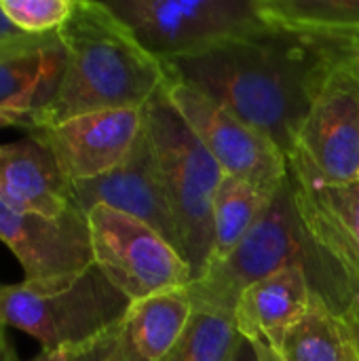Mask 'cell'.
Segmentation results:
<instances>
[{
	"label": "cell",
	"mask_w": 359,
	"mask_h": 361,
	"mask_svg": "<svg viewBox=\"0 0 359 361\" xmlns=\"http://www.w3.org/2000/svg\"><path fill=\"white\" fill-rule=\"evenodd\" d=\"M358 57L355 42L269 25L165 68L169 78L214 97L290 157L326 85Z\"/></svg>",
	"instance_id": "1"
},
{
	"label": "cell",
	"mask_w": 359,
	"mask_h": 361,
	"mask_svg": "<svg viewBox=\"0 0 359 361\" xmlns=\"http://www.w3.org/2000/svg\"><path fill=\"white\" fill-rule=\"evenodd\" d=\"M59 38L66 51L63 76L36 127L104 110H142L169 78L165 63L104 2L76 0Z\"/></svg>",
	"instance_id": "2"
},
{
	"label": "cell",
	"mask_w": 359,
	"mask_h": 361,
	"mask_svg": "<svg viewBox=\"0 0 359 361\" xmlns=\"http://www.w3.org/2000/svg\"><path fill=\"white\" fill-rule=\"evenodd\" d=\"M288 267H303L313 292L339 315L359 294L343 269L307 235L294 203L290 171L241 245L229 258L209 264L199 279L184 288V294L193 311L235 319L241 294L252 283Z\"/></svg>",
	"instance_id": "3"
},
{
	"label": "cell",
	"mask_w": 359,
	"mask_h": 361,
	"mask_svg": "<svg viewBox=\"0 0 359 361\" xmlns=\"http://www.w3.org/2000/svg\"><path fill=\"white\" fill-rule=\"evenodd\" d=\"M142 110L154 169L176 222L180 254L195 281L205 273L212 258V209L224 173L171 106L165 87Z\"/></svg>",
	"instance_id": "4"
},
{
	"label": "cell",
	"mask_w": 359,
	"mask_h": 361,
	"mask_svg": "<svg viewBox=\"0 0 359 361\" xmlns=\"http://www.w3.org/2000/svg\"><path fill=\"white\" fill-rule=\"evenodd\" d=\"M131 300L93 264L59 281L0 286V324L32 336L42 351H76L121 326Z\"/></svg>",
	"instance_id": "5"
},
{
	"label": "cell",
	"mask_w": 359,
	"mask_h": 361,
	"mask_svg": "<svg viewBox=\"0 0 359 361\" xmlns=\"http://www.w3.org/2000/svg\"><path fill=\"white\" fill-rule=\"evenodd\" d=\"M104 4L163 63L207 53L269 27L258 0H114Z\"/></svg>",
	"instance_id": "6"
},
{
	"label": "cell",
	"mask_w": 359,
	"mask_h": 361,
	"mask_svg": "<svg viewBox=\"0 0 359 361\" xmlns=\"http://www.w3.org/2000/svg\"><path fill=\"white\" fill-rule=\"evenodd\" d=\"M87 220L93 264L131 302L193 283L184 256L146 222L108 205L91 207Z\"/></svg>",
	"instance_id": "7"
},
{
	"label": "cell",
	"mask_w": 359,
	"mask_h": 361,
	"mask_svg": "<svg viewBox=\"0 0 359 361\" xmlns=\"http://www.w3.org/2000/svg\"><path fill=\"white\" fill-rule=\"evenodd\" d=\"M165 93L224 176L239 178L273 197L288 180V157L258 129L199 89L167 78Z\"/></svg>",
	"instance_id": "8"
},
{
	"label": "cell",
	"mask_w": 359,
	"mask_h": 361,
	"mask_svg": "<svg viewBox=\"0 0 359 361\" xmlns=\"http://www.w3.org/2000/svg\"><path fill=\"white\" fill-rule=\"evenodd\" d=\"M288 161L305 167L322 184L359 182L358 63L343 68L326 85Z\"/></svg>",
	"instance_id": "9"
},
{
	"label": "cell",
	"mask_w": 359,
	"mask_h": 361,
	"mask_svg": "<svg viewBox=\"0 0 359 361\" xmlns=\"http://www.w3.org/2000/svg\"><path fill=\"white\" fill-rule=\"evenodd\" d=\"M0 241L19 260L25 281L72 279L93 267L89 220L78 203L47 218L0 201Z\"/></svg>",
	"instance_id": "10"
},
{
	"label": "cell",
	"mask_w": 359,
	"mask_h": 361,
	"mask_svg": "<svg viewBox=\"0 0 359 361\" xmlns=\"http://www.w3.org/2000/svg\"><path fill=\"white\" fill-rule=\"evenodd\" d=\"M144 131V110H104L36 127V133L55 154L66 178L95 180L121 167Z\"/></svg>",
	"instance_id": "11"
},
{
	"label": "cell",
	"mask_w": 359,
	"mask_h": 361,
	"mask_svg": "<svg viewBox=\"0 0 359 361\" xmlns=\"http://www.w3.org/2000/svg\"><path fill=\"white\" fill-rule=\"evenodd\" d=\"M290 180L300 222L359 292V182L322 184L305 167L290 163Z\"/></svg>",
	"instance_id": "12"
},
{
	"label": "cell",
	"mask_w": 359,
	"mask_h": 361,
	"mask_svg": "<svg viewBox=\"0 0 359 361\" xmlns=\"http://www.w3.org/2000/svg\"><path fill=\"white\" fill-rule=\"evenodd\" d=\"M72 188L74 199L85 214L95 205H108L112 209H118L127 216L146 222L180 252L176 222L163 195L144 131L133 152L121 167L95 180L76 182L72 184Z\"/></svg>",
	"instance_id": "13"
},
{
	"label": "cell",
	"mask_w": 359,
	"mask_h": 361,
	"mask_svg": "<svg viewBox=\"0 0 359 361\" xmlns=\"http://www.w3.org/2000/svg\"><path fill=\"white\" fill-rule=\"evenodd\" d=\"M0 201L47 218H59L76 205L72 182L51 148L32 131L17 142L0 144Z\"/></svg>",
	"instance_id": "14"
},
{
	"label": "cell",
	"mask_w": 359,
	"mask_h": 361,
	"mask_svg": "<svg viewBox=\"0 0 359 361\" xmlns=\"http://www.w3.org/2000/svg\"><path fill=\"white\" fill-rule=\"evenodd\" d=\"M66 68L59 32L21 34L0 42V108L32 114L53 104Z\"/></svg>",
	"instance_id": "15"
},
{
	"label": "cell",
	"mask_w": 359,
	"mask_h": 361,
	"mask_svg": "<svg viewBox=\"0 0 359 361\" xmlns=\"http://www.w3.org/2000/svg\"><path fill=\"white\" fill-rule=\"evenodd\" d=\"M313 288L303 267L281 269L252 283L239 298L235 324L248 341H262L279 351L286 334L307 315Z\"/></svg>",
	"instance_id": "16"
},
{
	"label": "cell",
	"mask_w": 359,
	"mask_h": 361,
	"mask_svg": "<svg viewBox=\"0 0 359 361\" xmlns=\"http://www.w3.org/2000/svg\"><path fill=\"white\" fill-rule=\"evenodd\" d=\"M193 317L184 290L131 302L116 330L110 361H165Z\"/></svg>",
	"instance_id": "17"
},
{
	"label": "cell",
	"mask_w": 359,
	"mask_h": 361,
	"mask_svg": "<svg viewBox=\"0 0 359 361\" xmlns=\"http://www.w3.org/2000/svg\"><path fill=\"white\" fill-rule=\"evenodd\" d=\"M269 25L359 44V0H258Z\"/></svg>",
	"instance_id": "18"
},
{
	"label": "cell",
	"mask_w": 359,
	"mask_h": 361,
	"mask_svg": "<svg viewBox=\"0 0 359 361\" xmlns=\"http://www.w3.org/2000/svg\"><path fill=\"white\" fill-rule=\"evenodd\" d=\"M277 355L281 361H355L347 328L324 298L313 296L307 315L286 334Z\"/></svg>",
	"instance_id": "19"
},
{
	"label": "cell",
	"mask_w": 359,
	"mask_h": 361,
	"mask_svg": "<svg viewBox=\"0 0 359 361\" xmlns=\"http://www.w3.org/2000/svg\"><path fill=\"white\" fill-rule=\"evenodd\" d=\"M269 199L271 197L262 195L252 184L233 176H222L212 209L214 247L209 264L229 258L241 245V241L252 233V228L260 220Z\"/></svg>",
	"instance_id": "20"
},
{
	"label": "cell",
	"mask_w": 359,
	"mask_h": 361,
	"mask_svg": "<svg viewBox=\"0 0 359 361\" xmlns=\"http://www.w3.org/2000/svg\"><path fill=\"white\" fill-rule=\"evenodd\" d=\"M239 343L241 332L235 319L193 311L186 330L165 361H231Z\"/></svg>",
	"instance_id": "21"
},
{
	"label": "cell",
	"mask_w": 359,
	"mask_h": 361,
	"mask_svg": "<svg viewBox=\"0 0 359 361\" xmlns=\"http://www.w3.org/2000/svg\"><path fill=\"white\" fill-rule=\"evenodd\" d=\"M76 0H0L6 19L23 34L59 32L74 11Z\"/></svg>",
	"instance_id": "22"
},
{
	"label": "cell",
	"mask_w": 359,
	"mask_h": 361,
	"mask_svg": "<svg viewBox=\"0 0 359 361\" xmlns=\"http://www.w3.org/2000/svg\"><path fill=\"white\" fill-rule=\"evenodd\" d=\"M116 330H112L110 334L102 336L99 341L87 345L83 349L70 351V361H110V355L114 351V343H116Z\"/></svg>",
	"instance_id": "23"
},
{
	"label": "cell",
	"mask_w": 359,
	"mask_h": 361,
	"mask_svg": "<svg viewBox=\"0 0 359 361\" xmlns=\"http://www.w3.org/2000/svg\"><path fill=\"white\" fill-rule=\"evenodd\" d=\"M341 319L347 328V334H349V341H351V347L355 351V357L359 361V294L351 300V305L341 313Z\"/></svg>",
	"instance_id": "24"
},
{
	"label": "cell",
	"mask_w": 359,
	"mask_h": 361,
	"mask_svg": "<svg viewBox=\"0 0 359 361\" xmlns=\"http://www.w3.org/2000/svg\"><path fill=\"white\" fill-rule=\"evenodd\" d=\"M6 127H21L25 131H32L36 127V118L25 112L0 108V129H6Z\"/></svg>",
	"instance_id": "25"
},
{
	"label": "cell",
	"mask_w": 359,
	"mask_h": 361,
	"mask_svg": "<svg viewBox=\"0 0 359 361\" xmlns=\"http://www.w3.org/2000/svg\"><path fill=\"white\" fill-rule=\"evenodd\" d=\"M4 361H70V351H42L40 349L38 355H34L30 360H21L15 353V349L8 345L6 347V353H4Z\"/></svg>",
	"instance_id": "26"
},
{
	"label": "cell",
	"mask_w": 359,
	"mask_h": 361,
	"mask_svg": "<svg viewBox=\"0 0 359 361\" xmlns=\"http://www.w3.org/2000/svg\"><path fill=\"white\" fill-rule=\"evenodd\" d=\"M231 361H260V357H258L254 345H252L245 336H241V343L237 345V349H235Z\"/></svg>",
	"instance_id": "27"
},
{
	"label": "cell",
	"mask_w": 359,
	"mask_h": 361,
	"mask_svg": "<svg viewBox=\"0 0 359 361\" xmlns=\"http://www.w3.org/2000/svg\"><path fill=\"white\" fill-rule=\"evenodd\" d=\"M23 32H19L8 19H6V15L2 13V6H0V42H4V40H11V38H15V36H21Z\"/></svg>",
	"instance_id": "28"
},
{
	"label": "cell",
	"mask_w": 359,
	"mask_h": 361,
	"mask_svg": "<svg viewBox=\"0 0 359 361\" xmlns=\"http://www.w3.org/2000/svg\"><path fill=\"white\" fill-rule=\"evenodd\" d=\"M250 343H252V341H250ZM252 345H254V349H256V353H258L260 361H281V357L277 355V351H273L267 343H262V341H254Z\"/></svg>",
	"instance_id": "29"
},
{
	"label": "cell",
	"mask_w": 359,
	"mask_h": 361,
	"mask_svg": "<svg viewBox=\"0 0 359 361\" xmlns=\"http://www.w3.org/2000/svg\"><path fill=\"white\" fill-rule=\"evenodd\" d=\"M8 341H6V328L0 324V361H4V353H6Z\"/></svg>",
	"instance_id": "30"
},
{
	"label": "cell",
	"mask_w": 359,
	"mask_h": 361,
	"mask_svg": "<svg viewBox=\"0 0 359 361\" xmlns=\"http://www.w3.org/2000/svg\"><path fill=\"white\" fill-rule=\"evenodd\" d=\"M358 78H359V57H358Z\"/></svg>",
	"instance_id": "31"
},
{
	"label": "cell",
	"mask_w": 359,
	"mask_h": 361,
	"mask_svg": "<svg viewBox=\"0 0 359 361\" xmlns=\"http://www.w3.org/2000/svg\"><path fill=\"white\" fill-rule=\"evenodd\" d=\"M355 361H358V360H355Z\"/></svg>",
	"instance_id": "32"
}]
</instances>
